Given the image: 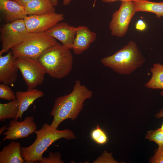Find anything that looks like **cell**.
Instances as JSON below:
<instances>
[{"mask_svg": "<svg viewBox=\"0 0 163 163\" xmlns=\"http://www.w3.org/2000/svg\"><path fill=\"white\" fill-rule=\"evenodd\" d=\"M92 91L77 80L72 90L69 94L57 98L55 100L50 114L53 117L50 124L57 129L64 120H75L82 110L85 101L91 97Z\"/></svg>", "mask_w": 163, "mask_h": 163, "instance_id": "cell-1", "label": "cell"}, {"mask_svg": "<svg viewBox=\"0 0 163 163\" xmlns=\"http://www.w3.org/2000/svg\"><path fill=\"white\" fill-rule=\"evenodd\" d=\"M34 133L37 136L34 142L28 147H21V155L25 163L39 162L49 147L59 139L69 140L76 138L71 130H59L46 123H44L41 129Z\"/></svg>", "mask_w": 163, "mask_h": 163, "instance_id": "cell-2", "label": "cell"}, {"mask_svg": "<svg viewBox=\"0 0 163 163\" xmlns=\"http://www.w3.org/2000/svg\"><path fill=\"white\" fill-rule=\"evenodd\" d=\"M37 59L46 73L53 78H65L72 69L73 57L70 49L58 43L46 50Z\"/></svg>", "mask_w": 163, "mask_h": 163, "instance_id": "cell-3", "label": "cell"}, {"mask_svg": "<svg viewBox=\"0 0 163 163\" xmlns=\"http://www.w3.org/2000/svg\"><path fill=\"white\" fill-rule=\"evenodd\" d=\"M145 60L136 42L131 40L113 55L102 58L101 62L119 74L128 75L142 66Z\"/></svg>", "mask_w": 163, "mask_h": 163, "instance_id": "cell-4", "label": "cell"}, {"mask_svg": "<svg viewBox=\"0 0 163 163\" xmlns=\"http://www.w3.org/2000/svg\"><path fill=\"white\" fill-rule=\"evenodd\" d=\"M57 42L44 32L28 33L22 41L11 49L14 58L23 56L37 59L47 49Z\"/></svg>", "mask_w": 163, "mask_h": 163, "instance_id": "cell-5", "label": "cell"}, {"mask_svg": "<svg viewBox=\"0 0 163 163\" xmlns=\"http://www.w3.org/2000/svg\"><path fill=\"white\" fill-rule=\"evenodd\" d=\"M14 63L28 89L35 88L43 82L46 73L37 59L21 56L15 58Z\"/></svg>", "mask_w": 163, "mask_h": 163, "instance_id": "cell-6", "label": "cell"}, {"mask_svg": "<svg viewBox=\"0 0 163 163\" xmlns=\"http://www.w3.org/2000/svg\"><path fill=\"white\" fill-rule=\"evenodd\" d=\"M2 48L0 55L19 44L28 33L24 19L5 24L0 28Z\"/></svg>", "mask_w": 163, "mask_h": 163, "instance_id": "cell-7", "label": "cell"}, {"mask_svg": "<svg viewBox=\"0 0 163 163\" xmlns=\"http://www.w3.org/2000/svg\"><path fill=\"white\" fill-rule=\"evenodd\" d=\"M136 13L133 1L122 2L119 9L113 14L109 24L111 35L120 37L126 35L130 21Z\"/></svg>", "mask_w": 163, "mask_h": 163, "instance_id": "cell-8", "label": "cell"}, {"mask_svg": "<svg viewBox=\"0 0 163 163\" xmlns=\"http://www.w3.org/2000/svg\"><path fill=\"white\" fill-rule=\"evenodd\" d=\"M64 19L63 14L54 12L27 15L24 20L28 33H40L44 32Z\"/></svg>", "mask_w": 163, "mask_h": 163, "instance_id": "cell-9", "label": "cell"}, {"mask_svg": "<svg viewBox=\"0 0 163 163\" xmlns=\"http://www.w3.org/2000/svg\"><path fill=\"white\" fill-rule=\"evenodd\" d=\"M7 127V130L3 133L5 136L2 139L17 140L28 136L37 129L33 117H26L23 121L19 122L15 119L11 120Z\"/></svg>", "mask_w": 163, "mask_h": 163, "instance_id": "cell-10", "label": "cell"}, {"mask_svg": "<svg viewBox=\"0 0 163 163\" xmlns=\"http://www.w3.org/2000/svg\"><path fill=\"white\" fill-rule=\"evenodd\" d=\"M76 27L64 22H59L44 32L47 36L59 41L66 47L72 49Z\"/></svg>", "mask_w": 163, "mask_h": 163, "instance_id": "cell-11", "label": "cell"}, {"mask_svg": "<svg viewBox=\"0 0 163 163\" xmlns=\"http://www.w3.org/2000/svg\"><path fill=\"white\" fill-rule=\"evenodd\" d=\"M15 58L10 50L6 55H0V82L8 85L16 81L18 69L15 64Z\"/></svg>", "mask_w": 163, "mask_h": 163, "instance_id": "cell-12", "label": "cell"}, {"mask_svg": "<svg viewBox=\"0 0 163 163\" xmlns=\"http://www.w3.org/2000/svg\"><path fill=\"white\" fill-rule=\"evenodd\" d=\"M96 34L91 31L86 26L77 27L76 36L72 47L74 53L76 55L82 53L96 40Z\"/></svg>", "mask_w": 163, "mask_h": 163, "instance_id": "cell-13", "label": "cell"}, {"mask_svg": "<svg viewBox=\"0 0 163 163\" xmlns=\"http://www.w3.org/2000/svg\"><path fill=\"white\" fill-rule=\"evenodd\" d=\"M0 10L8 22L24 19L27 15L24 7L11 0H0Z\"/></svg>", "mask_w": 163, "mask_h": 163, "instance_id": "cell-14", "label": "cell"}, {"mask_svg": "<svg viewBox=\"0 0 163 163\" xmlns=\"http://www.w3.org/2000/svg\"><path fill=\"white\" fill-rule=\"evenodd\" d=\"M15 96L19 106V111L16 119L18 120L19 118L22 119L24 113L35 100L43 97L44 93L42 91L34 88L27 89L25 91H17L15 93Z\"/></svg>", "mask_w": 163, "mask_h": 163, "instance_id": "cell-15", "label": "cell"}, {"mask_svg": "<svg viewBox=\"0 0 163 163\" xmlns=\"http://www.w3.org/2000/svg\"><path fill=\"white\" fill-rule=\"evenodd\" d=\"M20 145L19 142L12 141L3 147L0 152V163H24L21 155Z\"/></svg>", "mask_w": 163, "mask_h": 163, "instance_id": "cell-16", "label": "cell"}, {"mask_svg": "<svg viewBox=\"0 0 163 163\" xmlns=\"http://www.w3.org/2000/svg\"><path fill=\"white\" fill-rule=\"evenodd\" d=\"M28 15H39L55 12V9L49 0H32L24 6Z\"/></svg>", "mask_w": 163, "mask_h": 163, "instance_id": "cell-17", "label": "cell"}, {"mask_svg": "<svg viewBox=\"0 0 163 163\" xmlns=\"http://www.w3.org/2000/svg\"><path fill=\"white\" fill-rule=\"evenodd\" d=\"M136 12H147L155 14L158 18H163V2H154L148 0H134Z\"/></svg>", "mask_w": 163, "mask_h": 163, "instance_id": "cell-18", "label": "cell"}, {"mask_svg": "<svg viewBox=\"0 0 163 163\" xmlns=\"http://www.w3.org/2000/svg\"><path fill=\"white\" fill-rule=\"evenodd\" d=\"M150 71L152 73L151 78L145 86L152 89H162L160 94L163 96V65L159 63L154 64Z\"/></svg>", "mask_w": 163, "mask_h": 163, "instance_id": "cell-19", "label": "cell"}, {"mask_svg": "<svg viewBox=\"0 0 163 163\" xmlns=\"http://www.w3.org/2000/svg\"><path fill=\"white\" fill-rule=\"evenodd\" d=\"M18 100H12L5 104L0 103V121H5L7 119L16 120L19 111Z\"/></svg>", "mask_w": 163, "mask_h": 163, "instance_id": "cell-20", "label": "cell"}, {"mask_svg": "<svg viewBox=\"0 0 163 163\" xmlns=\"http://www.w3.org/2000/svg\"><path fill=\"white\" fill-rule=\"evenodd\" d=\"M90 136L92 140L99 145H103L107 143V136L104 131L97 125L91 132Z\"/></svg>", "mask_w": 163, "mask_h": 163, "instance_id": "cell-21", "label": "cell"}, {"mask_svg": "<svg viewBox=\"0 0 163 163\" xmlns=\"http://www.w3.org/2000/svg\"><path fill=\"white\" fill-rule=\"evenodd\" d=\"M145 138L155 142L159 148L163 147V131L160 128L148 131Z\"/></svg>", "mask_w": 163, "mask_h": 163, "instance_id": "cell-22", "label": "cell"}, {"mask_svg": "<svg viewBox=\"0 0 163 163\" xmlns=\"http://www.w3.org/2000/svg\"><path fill=\"white\" fill-rule=\"evenodd\" d=\"M8 85L2 83L0 85V98L8 101L16 99L15 94Z\"/></svg>", "mask_w": 163, "mask_h": 163, "instance_id": "cell-23", "label": "cell"}, {"mask_svg": "<svg viewBox=\"0 0 163 163\" xmlns=\"http://www.w3.org/2000/svg\"><path fill=\"white\" fill-rule=\"evenodd\" d=\"M62 155L59 152H50L47 157H43L39 161L40 163H63L64 161L61 159Z\"/></svg>", "mask_w": 163, "mask_h": 163, "instance_id": "cell-24", "label": "cell"}, {"mask_svg": "<svg viewBox=\"0 0 163 163\" xmlns=\"http://www.w3.org/2000/svg\"><path fill=\"white\" fill-rule=\"evenodd\" d=\"M112 156V153H108L106 151L103 152L102 154L93 162V163H117Z\"/></svg>", "mask_w": 163, "mask_h": 163, "instance_id": "cell-25", "label": "cell"}, {"mask_svg": "<svg viewBox=\"0 0 163 163\" xmlns=\"http://www.w3.org/2000/svg\"><path fill=\"white\" fill-rule=\"evenodd\" d=\"M151 163H163V147L158 148L155 150V154L151 158Z\"/></svg>", "mask_w": 163, "mask_h": 163, "instance_id": "cell-26", "label": "cell"}, {"mask_svg": "<svg viewBox=\"0 0 163 163\" xmlns=\"http://www.w3.org/2000/svg\"><path fill=\"white\" fill-rule=\"evenodd\" d=\"M146 25L145 23L142 20H139L136 24V29L139 31H143L145 30Z\"/></svg>", "mask_w": 163, "mask_h": 163, "instance_id": "cell-27", "label": "cell"}, {"mask_svg": "<svg viewBox=\"0 0 163 163\" xmlns=\"http://www.w3.org/2000/svg\"><path fill=\"white\" fill-rule=\"evenodd\" d=\"M31 0H15L14 1L16 2L20 5L24 7L27 3Z\"/></svg>", "mask_w": 163, "mask_h": 163, "instance_id": "cell-28", "label": "cell"}, {"mask_svg": "<svg viewBox=\"0 0 163 163\" xmlns=\"http://www.w3.org/2000/svg\"><path fill=\"white\" fill-rule=\"evenodd\" d=\"M96 0H95L93 4V6L94 7L95 4V3ZM102 2H104L109 3L117 1H133L134 0H101Z\"/></svg>", "mask_w": 163, "mask_h": 163, "instance_id": "cell-29", "label": "cell"}, {"mask_svg": "<svg viewBox=\"0 0 163 163\" xmlns=\"http://www.w3.org/2000/svg\"><path fill=\"white\" fill-rule=\"evenodd\" d=\"M155 117L157 119H160L163 117V108L161 109L159 112L156 113Z\"/></svg>", "mask_w": 163, "mask_h": 163, "instance_id": "cell-30", "label": "cell"}, {"mask_svg": "<svg viewBox=\"0 0 163 163\" xmlns=\"http://www.w3.org/2000/svg\"><path fill=\"white\" fill-rule=\"evenodd\" d=\"M7 125H6L5 126H3L0 129V135L4 131L6 130H7Z\"/></svg>", "mask_w": 163, "mask_h": 163, "instance_id": "cell-31", "label": "cell"}, {"mask_svg": "<svg viewBox=\"0 0 163 163\" xmlns=\"http://www.w3.org/2000/svg\"><path fill=\"white\" fill-rule=\"evenodd\" d=\"M51 3L54 6H56L58 4V0H49Z\"/></svg>", "mask_w": 163, "mask_h": 163, "instance_id": "cell-32", "label": "cell"}, {"mask_svg": "<svg viewBox=\"0 0 163 163\" xmlns=\"http://www.w3.org/2000/svg\"><path fill=\"white\" fill-rule=\"evenodd\" d=\"M71 0H63V5H68L70 4Z\"/></svg>", "mask_w": 163, "mask_h": 163, "instance_id": "cell-33", "label": "cell"}, {"mask_svg": "<svg viewBox=\"0 0 163 163\" xmlns=\"http://www.w3.org/2000/svg\"><path fill=\"white\" fill-rule=\"evenodd\" d=\"M159 128L161 130L163 131V123H162V124L161 127L160 128Z\"/></svg>", "mask_w": 163, "mask_h": 163, "instance_id": "cell-34", "label": "cell"}, {"mask_svg": "<svg viewBox=\"0 0 163 163\" xmlns=\"http://www.w3.org/2000/svg\"><path fill=\"white\" fill-rule=\"evenodd\" d=\"M12 0V1H14L15 0Z\"/></svg>", "mask_w": 163, "mask_h": 163, "instance_id": "cell-35", "label": "cell"}]
</instances>
